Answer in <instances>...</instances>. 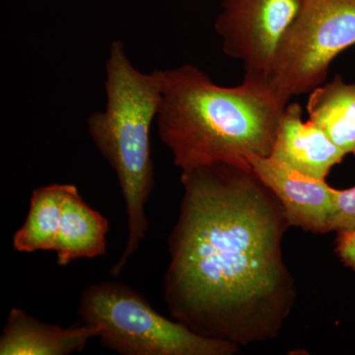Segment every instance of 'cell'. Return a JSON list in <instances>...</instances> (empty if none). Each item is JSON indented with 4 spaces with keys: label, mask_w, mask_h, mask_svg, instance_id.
<instances>
[{
    "label": "cell",
    "mask_w": 355,
    "mask_h": 355,
    "mask_svg": "<svg viewBox=\"0 0 355 355\" xmlns=\"http://www.w3.org/2000/svg\"><path fill=\"white\" fill-rule=\"evenodd\" d=\"M309 120L321 128L345 154L355 155V83L336 76L311 91Z\"/></svg>",
    "instance_id": "11"
},
{
    "label": "cell",
    "mask_w": 355,
    "mask_h": 355,
    "mask_svg": "<svg viewBox=\"0 0 355 355\" xmlns=\"http://www.w3.org/2000/svg\"><path fill=\"white\" fill-rule=\"evenodd\" d=\"M248 162L282 202L289 226L317 234L329 232L335 189L324 180L302 174L270 156H250Z\"/></svg>",
    "instance_id": "7"
},
{
    "label": "cell",
    "mask_w": 355,
    "mask_h": 355,
    "mask_svg": "<svg viewBox=\"0 0 355 355\" xmlns=\"http://www.w3.org/2000/svg\"><path fill=\"white\" fill-rule=\"evenodd\" d=\"M181 181L163 284L168 310L196 333L236 345L272 338L294 298L282 202L251 166H200Z\"/></svg>",
    "instance_id": "1"
},
{
    "label": "cell",
    "mask_w": 355,
    "mask_h": 355,
    "mask_svg": "<svg viewBox=\"0 0 355 355\" xmlns=\"http://www.w3.org/2000/svg\"><path fill=\"white\" fill-rule=\"evenodd\" d=\"M336 253L345 265L355 270V230L338 232Z\"/></svg>",
    "instance_id": "14"
},
{
    "label": "cell",
    "mask_w": 355,
    "mask_h": 355,
    "mask_svg": "<svg viewBox=\"0 0 355 355\" xmlns=\"http://www.w3.org/2000/svg\"><path fill=\"white\" fill-rule=\"evenodd\" d=\"M301 0H222L216 33L222 50L239 60L245 74L265 77Z\"/></svg>",
    "instance_id": "6"
},
{
    "label": "cell",
    "mask_w": 355,
    "mask_h": 355,
    "mask_svg": "<svg viewBox=\"0 0 355 355\" xmlns=\"http://www.w3.org/2000/svg\"><path fill=\"white\" fill-rule=\"evenodd\" d=\"M288 103L257 74L224 87L196 65L166 69L159 139L182 172L216 163L250 166V156H270Z\"/></svg>",
    "instance_id": "2"
},
{
    "label": "cell",
    "mask_w": 355,
    "mask_h": 355,
    "mask_svg": "<svg viewBox=\"0 0 355 355\" xmlns=\"http://www.w3.org/2000/svg\"><path fill=\"white\" fill-rule=\"evenodd\" d=\"M345 155L313 121H303L298 103H288L277 125L270 158L307 176L324 180Z\"/></svg>",
    "instance_id": "8"
},
{
    "label": "cell",
    "mask_w": 355,
    "mask_h": 355,
    "mask_svg": "<svg viewBox=\"0 0 355 355\" xmlns=\"http://www.w3.org/2000/svg\"><path fill=\"white\" fill-rule=\"evenodd\" d=\"M355 44V0H301L265 76L289 102L324 83L331 62Z\"/></svg>",
    "instance_id": "5"
},
{
    "label": "cell",
    "mask_w": 355,
    "mask_h": 355,
    "mask_svg": "<svg viewBox=\"0 0 355 355\" xmlns=\"http://www.w3.org/2000/svg\"><path fill=\"white\" fill-rule=\"evenodd\" d=\"M355 230V187L335 190L334 207L329 221V232Z\"/></svg>",
    "instance_id": "13"
},
{
    "label": "cell",
    "mask_w": 355,
    "mask_h": 355,
    "mask_svg": "<svg viewBox=\"0 0 355 355\" xmlns=\"http://www.w3.org/2000/svg\"><path fill=\"white\" fill-rule=\"evenodd\" d=\"M99 334L93 324L62 328L13 308L0 338V355H69L83 352Z\"/></svg>",
    "instance_id": "9"
},
{
    "label": "cell",
    "mask_w": 355,
    "mask_h": 355,
    "mask_svg": "<svg viewBox=\"0 0 355 355\" xmlns=\"http://www.w3.org/2000/svg\"><path fill=\"white\" fill-rule=\"evenodd\" d=\"M164 89V70L146 73L130 62L125 44L114 41L106 62V106L89 116V135L116 173L125 203L128 236L111 270L118 277L148 232L146 205L155 187L150 132Z\"/></svg>",
    "instance_id": "3"
},
{
    "label": "cell",
    "mask_w": 355,
    "mask_h": 355,
    "mask_svg": "<svg viewBox=\"0 0 355 355\" xmlns=\"http://www.w3.org/2000/svg\"><path fill=\"white\" fill-rule=\"evenodd\" d=\"M70 187L69 184H51L33 191L27 218L13 236L15 251H53Z\"/></svg>",
    "instance_id": "12"
},
{
    "label": "cell",
    "mask_w": 355,
    "mask_h": 355,
    "mask_svg": "<svg viewBox=\"0 0 355 355\" xmlns=\"http://www.w3.org/2000/svg\"><path fill=\"white\" fill-rule=\"evenodd\" d=\"M109 228L108 219L89 207L76 184H71L53 247L58 265L64 266L80 259L104 256Z\"/></svg>",
    "instance_id": "10"
},
{
    "label": "cell",
    "mask_w": 355,
    "mask_h": 355,
    "mask_svg": "<svg viewBox=\"0 0 355 355\" xmlns=\"http://www.w3.org/2000/svg\"><path fill=\"white\" fill-rule=\"evenodd\" d=\"M78 314L99 329L107 349L121 355H231L238 345L200 335L154 309L139 292L118 282L83 289Z\"/></svg>",
    "instance_id": "4"
}]
</instances>
